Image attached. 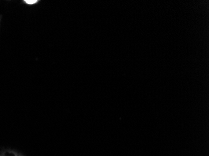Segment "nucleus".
I'll use <instances>...</instances> for the list:
<instances>
[{
  "label": "nucleus",
  "instance_id": "obj_1",
  "mask_svg": "<svg viewBox=\"0 0 209 156\" xmlns=\"http://www.w3.org/2000/svg\"><path fill=\"white\" fill-rule=\"evenodd\" d=\"M25 2L29 4H33L37 2L36 0H26Z\"/></svg>",
  "mask_w": 209,
  "mask_h": 156
}]
</instances>
